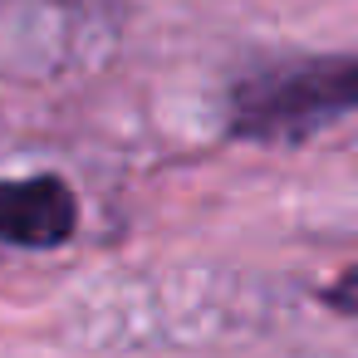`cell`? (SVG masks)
I'll use <instances>...</instances> for the list:
<instances>
[{
    "label": "cell",
    "instance_id": "obj_3",
    "mask_svg": "<svg viewBox=\"0 0 358 358\" xmlns=\"http://www.w3.org/2000/svg\"><path fill=\"white\" fill-rule=\"evenodd\" d=\"M324 299H329L334 309H343V314H358V270H348L338 285H329Z\"/></svg>",
    "mask_w": 358,
    "mask_h": 358
},
{
    "label": "cell",
    "instance_id": "obj_1",
    "mask_svg": "<svg viewBox=\"0 0 358 358\" xmlns=\"http://www.w3.org/2000/svg\"><path fill=\"white\" fill-rule=\"evenodd\" d=\"M343 108H358V59H309L241 84L231 99V133L294 138Z\"/></svg>",
    "mask_w": 358,
    "mask_h": 358
},
{
    "label": "cell",
    "instance_id": "obj_2",
    "mask_svg": "<svg viewBox=\"0 0 358 358\" xmlns=\"http://www.w3.org/2000/svg\"><path fill=\"white\" fill-rule=\"evenodd\" d=\"M79 201L59 177H25L0 182V245L50 250L74 236Z\"/></svg>",
    "mask_w": 358,
    "mask_h": 358
}]
</instances>
